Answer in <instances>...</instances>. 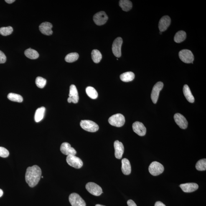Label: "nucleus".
Returning <instances> with one entry per match:
<instances>
[{
    "mask_svg": "<svg viewBox=\"0 0 206 206\" xmlns=\"http://www.w3.org/2000/svg\"><path fill=\"white\" fill-rule=\"evenodd\" d=\"M155 206H166L164 204H163L162 202L158 201L156 202L155 204Z\"/></svg>",
    "mask_w": 206,
    "mask_h": 206,
    "instance_id": "e433bc0d",
    "label": "nucleus"
},
{
    "mask_svg": "<svg viewBox=\"0 0 206 206\" xmlns=\"http://www.w3.org/2000/svg\"><path fill=\"white\" fill-rule=\"evenodd\" d=\"M79 57V54L77 53H71L65 57V60L68 63L73 62L78 59Z\"/></svg>",
    "mask_w": 206,
    "mask_h": 206,
    "instance_id": "c756f323",
    "label": "nucleus"
},
{
    "mask_svg": "<svg viewBox=\"0 0 206 206\" xmlns=\"http://www.w3.org/2000/svg\"><path fill=\"white\" fill-rule=\"evenodd\" d=\"M41 178H43V176H41Z\"/></svg>",
    "mask_w": 206,
    "mask_h": 206,
    "instance_id": "37998d69",
    "label": "nucleus"
},
{
    "mask_svg": "<svg viewBox=\"0 0 206 206\" xmlns=\"http://www.w3.org/2000/svg\"><path fill=\"white\" fill-rule=\"evenodd\" d=\"M66 161L69 165L75 169H80L83 166V162L82 160L80 158L73 155L67 156Z\"/></svg>",
    "mask_w": 206,
    "mask_h": 206,
    "instance_id": "423d86ee",
    "label": "nucleus"
},
{
    "mask_svg": "<svg viewBox=\"0 0 206 206\" xmlns=\"http://www.w3.org/2000/svg\"><path fill=\"white\" fill-rule=\"evenodd\" d=\"M183 91L184 96L188 101L191 103H194L195 101V99L191 93L190 89L188 85H184L183 89Z\"/></svg>",
    "mask_w": 206,
    "mask_h": 206,
    "instance_id": "412c9836",
    "label": "nucleus"
},
{
    "mask_svg": "<svg viewBox=\"0 0 206 206\" xmlns=\"http://www.w3.org/2000/svg\"><path fill=\"white\" fill-rule=\"evenodd\" d=\"M171 20L168 16H163L160 20L159 24V29L160 32L166 31L171 24Z\"/></svg>",
    "mask_w": 206,
    "mask_h": 206,
    "instance_id": "2eb2a0df",
    "label": "nucleus"
},
{
    "mask_svg": "<svg viewBox=\"0 0 206 206\" xmlns=\"http://www.w3.org/2000/svg\"><path fill=\"white\" fill-rule=\"evenodd\" d=\"M9 151L7 149L0 147V156L3 158H6L9 156Z\"/></svg>",
    "mask_w": 206,
    "mask_h": 206,
    "instance_id": "72a5a7b5",
    "label": "nucleus"
},
{
    "mask_svg": "<svg viewBox=\"0 0 206 206\" xmlns=\"http://www.w3.org/2000/svg\"><path fill=\"white\" fill-rule=\"evenodd\" d=\"M45 110L46 108L44 107L38 108L36 110L34 115V120L36 122H39L43 119L45 114Z\"/></svg>",
    "mask_w": 206,
    "mask_h": 206,
    "instance_id": "4be33fe9",
    "label": "nucleus"
},
{
    "mask_svg": "<svg viewBox=\"0 0 206 206\" xmlns=\"http://www.w3.org/2000/svg\"><path fill=\"white\" fill-rule=\"evenodd\" d=\"M133 131L139 136H145L146 133V128L142 123L139 121L135 122L133 125Z\"/></svg>",
    "mask_w": 206,
    "mask_h": 206,
    "instance_id": "f8f14e48",
    "label": "nucleus"
},
{
    "mask_svg": "<svg viewBox=\"0 0 206 206\" xmlns=\"http://www.w3.org/2000/svg\"><path fill=\"white\" fill-rule=\"evenodd\" d=\"M195 168L197 170L203 171L206 169V159L199 160L196 164Z\"/></svg>",
    "mask_w": 206,
    "mask_h": 206,
    "instance_id": "7c9ffc66",
    "label": "nucleus"
},
{
    "mask_svg": "<svg viewBox=\"0 0 206 206\" xmlns=\"http://www.w3.org/2000/svg\"><path fill=\"white\" fill-rule=\"evenodd\" d=\"M15 0H5V2L8 4H11V3L14 2Z\"/></svg>",
    "mask_w": 206,
    "mask_h": 206,
    "instance_id": "4c0bfd02",
    "label": "nucleus"
},
{
    "mask_svg": "<svg viewBox=\"0 0 206 206\" xmlns=\"http://www.w3.org/2000/svg\"><path fill=\"white\" fill-rule=\"evenodd\" d=\"M127 204L128 206H137L134 202L132 200H128Z\"/></svg>",
    "mask_w": 206,
    "mask_h": 206,
    "instance_id": "c9c22d12",
    "label": "nucleus"
},
{
    "mask_svg": "<svg viewBox=\"0 0 206 206\" xmlns=\"http://www.w3.org/2000/svg\"><path fill=\"white\" fill-rule=\"evenodd\" d=\"M47 81L45 79L41 77H37L36 79L35 83L37 87L40 88H43L45 87Z\"/></svg>",
    "mask_w": 206,
    "mask_h": 206,
    "instance_id": "473e14b6",
    "label": "nucleus"
},
{
    "mask_svg": "<svg viewBox=\"0 0 206 206\" xmlns=\"http://www.w3.org/2000/svg\"><path fill=\"white\" fill-rule=\"evenodd\" d=\"M69 200L72 206H86L85 200L79 194L75 193L70 194Z\"/></svg>",
    "mask_w": 206,
    "mask_h": 206,
    "instance_id": "0eeeda50",
    "label": "nucleus"
},
{
    "mask_svg": "<svg viewBox=\"0 0 206 206\" xmlns=\"http://www.w3.org/2000/svg\"><path fill=\"white\" fill-rule=\"evenodd\" d=\"M108 19V16L103 11L97 13L94 16V22L97 25L101 26L106 23Z\"/></svg>",
    "mask_w": 206,
    "mask_h": 206,
    "instance_id": "9b49d317",
    "label": "nucleus"
},
{
    "mask_svg": "<svg viewBox=\"0 0 206 206\" xmlns=\"http://www.w3.org/2000/svg\"><path fill=\"white\" fill-rule=\"evenodd\" d=\"M24 54L26 57L31 59H36L39 57V54L37 51L31 48L26 49Z\"/></svg>",
    "mask_w": 206,
    "mask_h": 206,
    "instance_id": "393cba45",
    "label": "nucleus"
},
{
    "mask_svg": "<svg viewBox=\"0 0 206 206\" xmlns=\"http://www.w3.org/2000/svg\"><path fill=\"white\" fill-rule=\"evenodd\" d=\"M175 122L181 129H186L187 127L188 122L184 116L180 113H177L174 115Z\"/></svg>",
    "mask_w": 206,
    "mask_h": 206,
    "instance_id": "4468645a",
    "label": "nucleus"
},
{
    "mask_svg": "<svg viewBox=\"0 0 206 206\" xmlns=\"http://www.w3.org/2000/svg\"><path fill=\"white\" fill-rule=\"evenodd\" d=\"M114 146L115 150V157L117 159H121L124 151V147L122 143L117 140L115 142Z\"/></svg>",
    "mask_w": 206,
    "mask_h": 206,
    "instance_id": "dca6fc26",
    "label": "nucleus"
},
{
    "mask_svg": "<svg viewBox=\"0 0 206 206\" xmlns=\"http://www.w3.org/2000/svg\"><path fill=\"white\" fill-rule=\"evenodd\" d=\"M119 6L123 11H129L133 7L132 3L128 0H121L119 2Z\"/></svg>",
    "mask_w": 206,
    "mask_h": 206,
    "instance_id": "b1692460",
    "label": "nucleus"
},
{
    "mask_svg": "<svg viewBox=\"0 0 206 206\" xmlns=\"http://www.w3.org/2000/svg\"><path fill=\"white\" fill-rule=\"evenodd\" d=\"M186 37V33L185 31H180L178 32L174 37V41L176 43H179L185 40Z\"/></svg>",
    "mask_w": 206,
    "mask_h": 206,
    "instance_id": "a878e982",
    "label": "nucleus"
},
{
    "mask_svg": "<svg viewBox=\"0 0 206 206\" xmlns=\"http://www.w3.org/2000/svg\"><path fill=\"white\" fill-rule=\"evenodd\" d=\"M6 57L5 54L0 50V64H4L6 61Z\"/></svg>",
    "mask_w": 206,
    "mask_h": 206,
    "instance_id": "f704fd0d",
    "label": "nucleus"
},
{
    "mask_svg": "<svg viewBox=\"0 0 206 206\" xmlns=\"http://www.w3.org/2000/svg\"><path fill=\"white\" fill-rule=\"evenodd\" d=\"M41 174L42 171L39 166L35 165L28 167L25 174L26 182L29 187H35L40 180Z\"/></svg>",
    "mask_w": 206,
    "mask_h": 206,
    "instance_id": "f257e3e1",
    "label": "nucleus"
},
{
    "mask_svg": "<svg viewBox=\"0 0 206 206\" xmlns=\"http://www.w3.org/2000/svg\"><path fill=\"white\" fill-rule=\"evenodd\" d=\"M69 97L71 98L72 103H78L79 99L77 87L75 85H70Z\"/></svg>",
    "mask_w": 206,
    "mask_h": 206,
    "instance_id": "6ab92c4d",
    "label": "nucleus"
},
{
    "mask_svg": "<svg viewBox=\"0 0 206 206\" xmlns=\"http://www.w3.org/2000/svg\"><path fill=\"white\" fill-rule=\"evenodd\" d=\"M7 98L11 101L13 102L21 103L23 101L22 97L20 95L15 93H9L8 95Z\"/></svg>",
    "mask_w": 206,
    "mask_h": 206,
    "instance_id": "c85d7f7f",
    "label": "nucleus"
},
{
    "mask_svg": "<svg viewBox=\"0 0 206 206\" xmlns=\"http://www.w3.org/2000/svg\"><path fill=\"white\" fill-rule=\"evenodd\" d=\"M85 188L90 194L98 196L103 193V189L99 186L93 182L88 183Z\"/></svg>",
    "mask_w": 206,
    "mask_h": 206,
    "instance_id": "6e6552de",
    "label": "nucleus"
},
{
    "mask_svg": "<svg viewBox=\"0 0 206 206\" xmlns=\"http://www.w3.org/2000/svg\"><path fill=\"white\" fill-rule=\"evenodd\" d=\"M122 44L123 39L120 37L116 38L113 41L112 50L115 57L119 58L121 56V48Z\"/></svg>",
    "mask_w": 206,
    "mask_h": 206,
    "instance_id": "1a4fd4ad",
    "label": "nucleus"
},
{
    "mask_svg": "<svg viewBox=\"0 0 206 206\" xmlns=\"http://www.w3.org/2000/svg\"><path fill=\"white\" fill-rule=\"evenodd\" d=\"M60 150L63 154L67 156H75L77 154V151L75 149L71 147L70 144L68 142L63 143L60 146Z\"/></svg>",
    "mask_w": 206,
    "mask_h": 206,
    "instance_id": "ddd939ff",
    "label": "nucleus"
},
{
    "mask_svg": "<svg viewBox=\"0 0 206 206\" xmlns=\"http://www.w3.org/2000/svg\"><path fill=\"white\" fill-rule=\"evenodd\" d=\"M161 33H162V32H160V34H161Z\"/></svg>",
    "mask_w": 206,
    "mask_h": 206,
    "instance_id": "79ce46f5",
    "label": "nucleus"
},
{
    "mask_svg": "<svg viewBox=\"0 0 206 206\" xmlns=\"http://www.w3.org/2000/svg\"><path fill=\"white\" fill-rule=\"evenodd\" d=\"M180 187L184 192L190 193L194 192L198 189L199 186L195 183H187L181 184Z\"/></svg>",
    "mask_w": 206,
    "mask_h": 206,
    "instance_id": "a211bd4d",
    "label": "nucleus"
},
{
    "mask_svg": "<svg viewBox=\"0 0 206 206\" xmlns=\"http://www.w3.org/2000/svg\"><path fill=\"white\" fill-rule=\"evenodd\" d=\"M149 170L151 175L156 176L164 172V168L163 165L157 161H154L150 165Z\"/></svg>",
    "mask_w": 206,
    "mask_h": 206,
    "instance_id": "20e7f679",
    "label": "nucleus"
},
{
    "mask_svg": "<svg viewBox=\"0 0 206 206\" xmlns=\"http://www.w3.org/2000/svg\"><path fill=\"white\" fill-rule=\"evenodd\" d=\"M13 28L11 26L3 27L0 28V34L3 36H7L12 33Z\"/></svg>",
    "mask_w": 206,
    "mask_h": 206,
    "instance_id": "2f4dec72",
    "label": "nucleus"
},
{
    "mask_svg": "<svg viewBox=\"0 0 206 206\" xmlns=\"http://www.w3.org/2000/svg\"><path fill=\"white\" fill-rule=\"evenodd\" d=\"M179 58L183 62L186 64L193 63L194 60V55L191 50L184 49L179 52Z\"/></svg>",
    "mask_w": 206,
    "mask_h": 206,
    "instance_id": "39448f33",
    "label": "nucleus"
},
{
    "mask_svg": "<svg viewBox=\"0 0 206 206\" xmlns=\"http://www.w3.org/2000/svg\"><path fill=\"white\" fill-rule=\"evenodd\" d=\"M121 170L125 175H129L131 174V168L129 160L125 158L122 160Z\"/></svg>",
    "mask_w": 206,
    "mask_h": 206,
    "instance_id": "aec40b11",
    "label": "nucleus"
},
{
    "mask_svg": "<svg viewBox=\"0 0 206 206\" xmlns=\"http://www.w3.org/2000/svg\"><path fill=\"white\" fill-rule=\"evenodd\" d=\"M3 194V192L2 189H0V197H1L2 196Z\"/></svg>",
    "mask_w": 206,
    "mask_h": 206,
    "instance_id": "ea45409f",
    "label": "nucleus"
},
{
    "mask_svg": "<svg viewBox=\"0 0 206 206\" xmlns=\"http://www.w3.org/2000/svg\"><path fill=\"white\" fill-rule=\"evenodd\" d=\"M134 74L131 72H124L120 76L121 80L122 81L125 82L131 81L134 80Z\"/></svg>",
    "mask_w": 206,
    "mask_h": 206,
    "instance_id": "5701e85b",
    "label": "nucleus"
},
{
    "mask_svg": "<svg viewBox=\"0 0 206 206\" xmlns=\"http://www.w3.org/2000/svg\"><path fill=\"white\" fill-rule=\"evenodd\" d=\"M91 55L92 59L95 63H99L101 61L102 55L101 53L99 50L97 49L93 50L92 51Z\"/></svg>",
    "mask_w": 206,
    "mask_h": 206,
    "instance_id": "cd10ccee",
    "label": "nucleus"
},
{
    "mask_svg": "<svg viewBox=\"0 0 206 206\" xmlns=\"http://www.w3.org/2000/svg\"><path fill=\"white\" fill-rule=\"evenodd\" d=\"M68 103H72V100L71 98H70V97H69L68 99Z\"/></svg>",
    "mask_w": 206,
    "mask_h": 206,
    "instance_id": "58836bf2",
    "label": "nucleus"
},
{
    "mask_svg": "<svg viewBox=\"0 0 206 206\" xmlns=\"http://www.w3.org/2000/svg\"><path fill=\"white\" fill-rule=\"evenodd\" d=\"M108 122L112 126L120 127L125 124V116L121 114H116L112 115L109 118Z\"/></svg>",
    "mask_w": 206,
    "mask_h": 206,
    "instance_id": "f03ea898",
    "label": "nucleus"
},
{
    "mask_svg": "<svg viewBox=\"0 0 206 206\" xmlns=\"http://www.w3.org/2000/svg\"><path fill=\"white\" fill-rule=\"evenodd\" d=\"M95 206H105L100 205V204H97V205H95Z\"/></svg>",
    "mask_w": 206,
    "mask_h": 206,
    "instance_id": "a19ab883",
    "label": "nucleus"
},
{
    "mask_svg": "<svg viewBox=\"0 0 206 206\" xmlns=\"http://www.w3.org/2000/svg\"><path fill=\"white\" fill-rule=\"evenodd\" d=\"M87 94L90 98L95 99L98 98V93L95 89L91 86H89L85 89Z\"/></svg>",
    "mask_w": 206,
    "mask_h": 206,
    "instance_id": "bb28decb",
    "label": "nucleus"
},
{
    "mask_svg": "<svg viewBox=\"0 0 206 206\" xmlns=\"http://www.w3.org/2000/svg\"><path fill=\"white\" fill-rule=\"evenodd\" d=\"M80 126L85 131L90 132H95L99 129L98 125L94 122L90 120H82L80 122Z\"/></svg>",
    "mask_w": 206,
    "mask_h": 206,
    "instance_id": "7ed1b4c3",
    "label": "nucleus"
},
{
    "mask_svg": "<svg viewBox=\"0 0 206 206\" xmlns=\"http://www.w3.org/2000/svg\"><path fill=\"white\" fill-rule=\"evenodd\" d=\"M52 24L50 23L45 22L42 23L39 26V30L44 35L50 36L53 33L52 28Z\"/></svg>",
    "mask_w": 206,
    "mask_h": 206,
    "instance_id": "f3484780",
    "label": "nucleus"
},
{
    "mask_svg": "<svg viewBox=\"0 0 206 206\" xmlns=\"http://www.w3.org/2000/svg\"><path fill=\"white\" fill-rule=\"evenodd\" d=\"M164 87V84L162 82H157L153 87L151 94V98L153 103L156 104L157 103L159 99V93Z\"/></svg>",
    "mask_w": 206,
    "mask_h": 206,
    "instance_id": "9d476101",
    "label": "nucleus"
}]
</instances>
